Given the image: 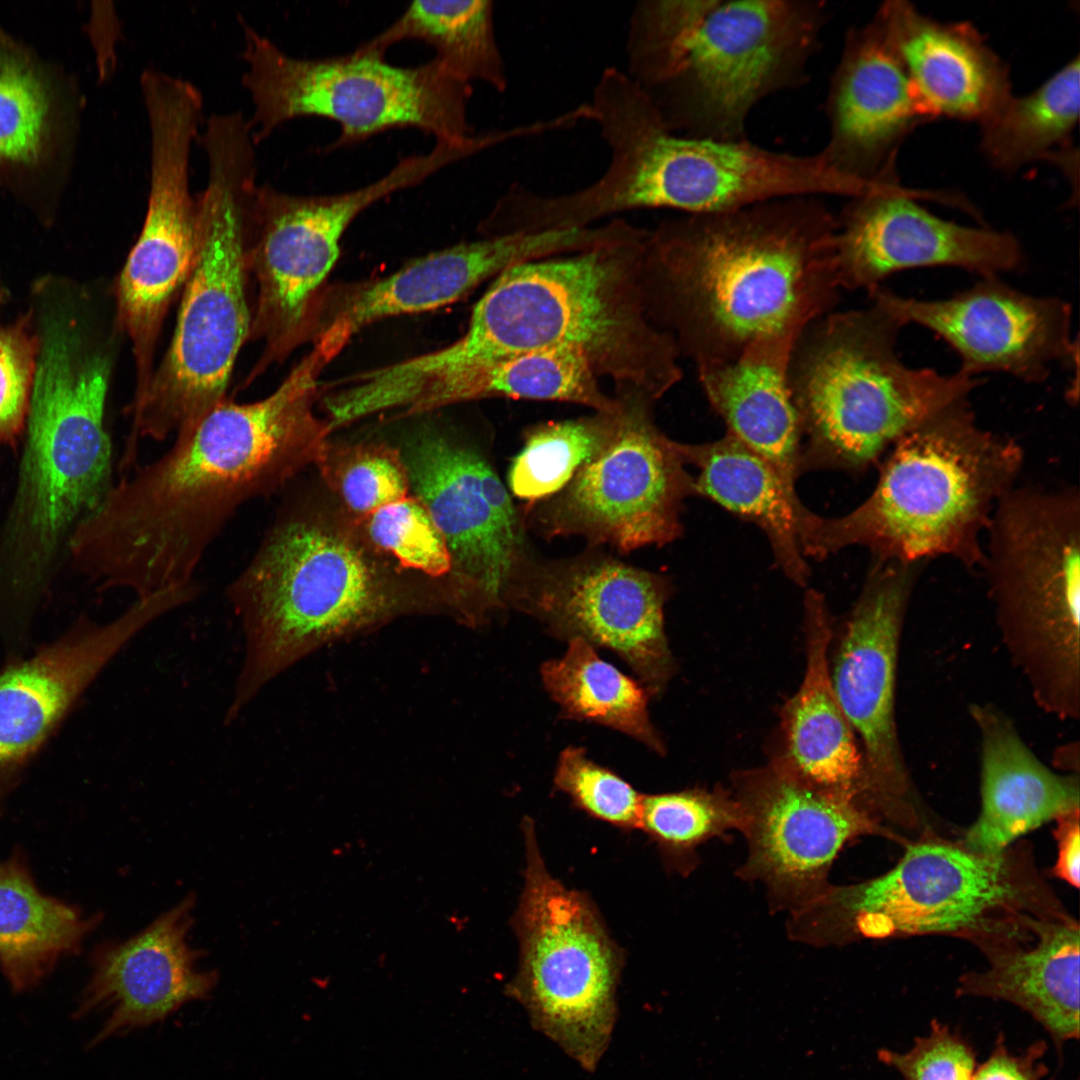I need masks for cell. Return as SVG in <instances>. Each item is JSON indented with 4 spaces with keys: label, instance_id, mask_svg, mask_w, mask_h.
Wrapping results in <instances>:
<instances>
[{
    "label": "cell",
    "instance_id": "obj_1",
    "mask_svg": "<svg viewBox=\"0 0 1080 1080\" xmlns=\"http://www.w3.org/2000/svg\"><path fill=\"white\" fill-rule=\"evenodd\" d=\"M327 365L312 348L268 396L226 398L160 458L124 474L69 535L72 567L99 590L136 598L194 582L242 505L316 463L331 434L314 410Z\"/></svg>",
    "mask_w": 1080,
    "mask_h": 1080
},
{
    "label": "cell",
    "instance_id": "obj_9",
    "mask_svg": "<svg viewBox=\"0 0 1080 1080\" xmlns=\"http://www.w3.org/2000/svg\"><path fill=\"white\" fill-rule=\"evenodd\" d=\"M980 569L1008 650L1040 706L1080 711V495L1014 486L997 503Z\"/></svg>",
    "mask_w": 1080,
    "mask_h": 1080
},
{
    "label": "cell",
    "instance_id": "obj_29",
    "mask_svg": "<svg viewBox=\"0 0 1080 1080\" xmlns=\"http://www.w3.org/2000/svg\"><path fill=\"white\" fill-rule=\"evenodd\" d=\"M804 630V677L782 712L785 758L812 787L870 814L862 754L832 684L830 616L823 596L814 590L804 599Z\"/></svg>",
    "mask_w": 1080,
    "mask_h": 1080
},
{
    "label": "cell",
    "instance_id": "obj_20",
    "mask_svg": "<svg viewBox=\"0 0 1080 1080\" xmlns=\"http://www.w3.org/2000/svg\"><path fill=\"white\" fill-rule=\"evenodd\" d=\"M665 579L598 550L539 560L515 608L567 640L609 649L638 675L651 696L674 672L664 624Z\"/></svg>",
    "mask_w": 1080,
    "mask_h": 1080
},
{
    "label": "cell",
    "instance_id": "obj_48",
    "mask_svg": "<svg viewBox=\"0 0 1080 1080\" xmlns=\"http://www.w3.org/2000/svg\"><path fill=\"white\" fill-rule=\"evenodd\" d=\"M1056 819L1058 821V827L1055 830L1058 858L1053 873L1078 888L1080 884L1079 809L1065 813Z\"/></svg>",
    "mask_w": 1080,
    "mask_h": 1080
},
{
    "label": "cell",
    "instance_id": "obj_14",
    "mask_svg": "<svg viewBox=\"0 0 1080 1080\" xmlns=\"http://www.w3.org/2000/svg\"><path fill=\"white\" fill-rule=\"evenodd\" d=\"M450 162L448 151L434 146L425 154L401 158L370 184L328 195H298L259 184L247 253L258 287L249 338L263 342L264 348L245 385L312 342L340 240L356 217Z\"/></svg>",
    "mask_w": 1080,
    "mask_h": 1080
},
{
    "label": "cell",
    "instance_id": "obj_7",
    "mask_svg": "<svg viewBox=\"0 0 1080 1080\" xmlns=\"http://www.w3.org/2000/svg\"><path fill=\"white\" fill-rule=\"evenodd\" d=\"M226 598L244 639L227 725L309 653L409 608L402 587L360 537L307 513L286 516L269 530Z\"/></svg>",
    "mask_w": 1080,
    "mask_h": 1080
},
{
    "label": "cell",
    "instance_id": "obj_5",
    "mask_svg": "<svg viewBox=\"0 0 1080 1080\" xmlns=\"http://www.w3.org/2000/svg\"><path fill=\"white\" fill-rule=\"evenodd\" d=\"M207 183L197 195V244L170 346L145 392L132 400L131 427L119 468L135 466L142 438L163 441L197 423L225 400L231 373L249 338L248 246L257 188L256 145L220 130L201 142Z\"/></svg>",
    "mask_w": 1080,
    "mask_h": 1080
},
{
    "label": "cell",
    "instance_id": "obj_2",
    "mask_svg": "<svg viewBox=\"0 0 1080 1080\" xmlns=\"http://www.w3.org/2000/svg\"><path fill=\"white\" fill-rule=\"evenodd\" d=\"M816 196L684 214L647 230L648 314L695 369L733 361L756 339L802 331L841 290L837 216Z\"/></svg>",
    "mask_w": 1080,
    "mask_h": 1080
},
{
    "label": "cell",
    "instance_id": "obj_40",
    "mask_svg": "<svg viewBox=\"0 0 1080 1080\" xmlns=\"http://www.w3.org/2000/svg\"><path fill=\"white\" fill-rule=\"evenodd\" d=\"M744 814L731 790L694 787L643 794L640 826L653 840L666 867L684 877L700 864L698 850L713 839L742 831Z\"/></svg>",
    "mask_w": 1080,
    "mask_h": 1080
},
{
    "label": "cell",
    "instance_id": "obj_13",
    "mask_svg": "<svg viewBox=\"0 0 1080 1080\" xmlns=\"http://www.w3.org/2000/svg\"><path fill=\"white\" fill-rule=\"evenodd\" d=\"M521 827L526 866L512 921L520 958L508 992L539 1031L591 1071L615 1024L623 952L591 899L549 873L531 819Z\"/></svg>",
    "mask_w": 1080,
    "mask_h": 1080
},
{
    "label": "cell",
    "instance_id": "obj_17",
    "mask_svg": "<svg viewBox=\"0 0 1080 1080\" xmlns=\"http://www.w3.org/2000/svg\"><path fill=\"white\" fill-rule=\"evenodd\" d=\"M402 456L410 490L447 546L454 606L471 622L514 608L540 559L522 507L493 466L475 448L433 433L413 439Z\"/></svg>",
    "mask_w": 1080,
    "mask_h": 1080
},
{
    "label": "cell",
    "instance_id": "obj_28",
    "mask_svg": "<svg viewBox=\"0 0 1080 1080\" xmlns=\"http://www.w3.org/2000/svg\"><path fill=\"white\" fill-rule=\"evenodd\" d=\"M926 120L945 117L979 124L1012 94L1007 65L968 22H942L903 0L876 12Z\"/></svg>",
    "mask_w": 1080,
    "mask_h": 1080
},
{
    "label": "cell",
    "instance_id": "obj_42",
    "mask_svg": "<svg viewBox=\"0 0 1080 1080\" xmlns=\"http://www.w3.org/2000/svg\"><path fill=\"white\" fill-rule=\"evenodd\" d=\"M320 475L358 522L378 508L409 495L402 452L386 443H332L317 459Z\"/></svg>",
    "mask_w": 1080,
    "mask_h": 1080
},
{
    "label": "cell",
    "instance_id": "obj_10",
    "mask_svg": "<svg viewBox=\"0 0 1080 1080\" xmlns=\"http://www.w3.org/2000/svg\"><path fill=\"white\" fill-rule=\"evenodd\" d=\"M245 63L242 84L257 144L299 117L336 122L339 137L325 151L358 144L392 129L414 128L436 140L466 141L472 84L433 58L398 66L385 56L355 49L344 55L299 58L240 17Z\"/></svg>",
    "mask_w": 1080,
    "mask_h": 1080
},
{
    "label": "cell",
    "instance_id": "obj_27",
    "mask_svg": "<svg viewBox=\"0 0 1080 1080\" xmlns=\"http://www.w3.org/2000/svg\"><path fill=\"white\" fill-rule=\"evenodd\" d=\"M826 112L829 139L820 151L825 160L862 181L897 183L899 147L925 119L877 13L847 33Z\"/></svg>",
    "mask_w": 1080,
    "mask_h": 1080
},
{
    "label": "cell",
    "instance_id": "obj_34",
    "mask_svg": "<svg viewBox=\"0 0 1080 1080\" xmlns=\"http://www.w3.org/2000/svg\"><path fill=\"white\" fill-rule=\"evenodd\" d=\"M677 447L686 464L698 469L693 494L715 501L759 526L767 535L777 563L792 581L809 577L803 540L814 518L772 465L733 435L704 444Z\"/></svg>",
    "mask_w": 1080,
    "mask_h": 1080
},
{
    "label": "cell",
    "instance_id": "obj_8",
    "mask_svg": "<svg viewBox=\"0 0 1080 1080\" xmlns=\"http://www.w3.org/2000/svg\"><path fill=\"white\" fill-rule=\"evenodd\" d=\"M831 311L797 337L787 380L810 456L862 472L879 465L907 432L964 399L978 385L957 371L905 365L896 351L902 325L879 303Z\"/></svg>",
    "mask_w": 1080,
    "mask_h": 1080
},
{
    "label": "cell",
    "instance_id": "obj_3",
    "mask_svg": "<svg viewBox=\"0 0 1080 1080\" xmlns=\"http://www.w3.org/2000/svg\"><path fill=\"white\" fill-rule=\"evenodd\" d=\"M647 230L587 249L518 263L499 273L461 338L413 357L420 374L511 355L571 349L615 391L656 402L683 377L672 339L651 320L642 265Z\"/></svg>",
    "mask_w": 1080,
    "mask_h": 1080
},
{
    "label": "cell",
    "instance_id": "obj_32",
    "mask_svg": "<svg viewBox=\"0 0 1080 1080\" xmlns=\"http://www.w3.org/2000/svg\"><path fill=\"white\" fill-rule=\"evenodd\" d=\"M1032 943L986 944L989 966L963 975L958 996L1010 1002L1029 1013L1058 1049L1079 1039V927L1064 915L1031 918Z\"/></svg>",
    "mask_w": 1080,
    "mask_h": 1080
},
{
    "label": "cell",
    "instance_id": "obj_24",
    "mask_svg": "<svg viewBox=\"0 0 1080 1080\" xmlns=\"http://www.w3.org/2000/svg\"><path fill=\"white\" fill-rule=\"evenodd\" d=\"M868 296L902 326L916 324L942 338L959 356V371L972 377L1000 372L1041 383L1054 364L1078 360L1071 305L1058 297L1026 294L999 276L982 277L945 299L908 298L882 285Z\"/></svg>",
    "mask_w": 1080,
    "mask_h": 1080
},
{
    "label": "cell",
    "instance_id": "obj_11",
    "mask_svg": "<svg viewBox=\"0 0 1080 1080\" xmlns=\"http://www.w3.org/2000/svg\"><path fill=\"white\" fill-rule=\"evenodd\" d=\"M828 16L823 1L714 0L639 88L674 134L746 139L748 115L762 99L807 81Z\"/></svg>",
    "mask_w": 1080,
    "mask_h": 1080
},
{
    "label": "cell",
    "instance_id": "obj_35",
    "mask_svg": "<svg viewBox=\"0 0 1080 1080\" xmlns=\"http://www.w3.org/2000/svg\"><path fill=\"white\" fill-rule=\"evenodd\" d=\"M101 920L44 893L23 848L0 860V970L14 993L34 989L78 954Z\"/></svg>",
    "mask_w": 1080,
    "mask_h": 1080
},
{
    "label": "cell",
    "instance_id": "obj_36",
    "mask_svg": "<svg viewBox=\"0 0 1080 1080\" xmlns=\"http://www.w3.org/2000/svg\"><path fill=\"white\" fill-rule=\"evenodd\" d=\"M405 40L431 46L434 58L465 82H482L500 93L507 89L492 1H413L392 24L357 49L385 56L391 46Z\"/></svg>",
    "mask_w": 1080,
    "mask_h": 1080
},
{
    "label": "cell",
    "instance_id": "obj_21",
    "mask_svg": "<svg viewBox=\"0 0 1080 1080\" xmlns=\"http://www.w3.org/2000/svg\"><path fill=\"white\" fill-rule=\"evenodd\" d=\"M923 564L873 561L850 613L833 665V688L861 740L869 810L888 812L909 793L896 724L900 637Z\"/></svg>",
    "mask_w": 1080,
    "mask_h": 1080
},
{
    "label": "cell",
    "instance_id": "obj_16",
    "mask_svg": "<svg viewBox=\"0 0 1080 1080\" xmlns=\"http://www.w3.org/2000/svg\"><path fill=\"white\" fill-rule=\"evenodd\" d=\"M618 425L611 440L555 495L523 507L527 527L547 539L579 536L618 552L677 539L684 499L693 494L677 441L654 422V402L615 391Z\"/></svg>",
    "mask_w": 1080,
    "mask_h": 1080
},
{
    "label": "cell",
    "instance_id": "obj_22",
    "mask_svg": "<svg viewBox=\"0 0 1080 1080\" xmlns=\"http://www.w3.org/2000/svg\"><path fill=\"white\" fill-rule=\"evenodd\" d=\"M921 198L976 215L959 195L902 185L851 198L837 216L835 252L841 289L868 293L887 277L913 268L949 266L990 277L1023 266V250L1014 235L947 221L918 204Z\"/></svg>",
    "mask_w": 1080,
    "mask_h": 1080
},
{
    "label": "cell",
    "instance_id": "obj_6",
    "mask_svg": "<svg viewBox=\"0 0 1080 1080\" xmlns=\"http://www.w3.org/2000/svg\"><path fill=\"white\" fill-rule=\"evenodd\" d=\"M111 360L82 352L54 321L36 361L15 493L0 536V604L34 611L63 544L108 492L112 447L104 426Z\"/></svg>",
    "mask_w": 1080,
    "mask_h": 1080
},
{
    "label": "cell",
    "instance_id": "obj_33",
    "mask_svg": "<svg viewBox=\"0 0 1080 1080\" xmlns=\"http://www.w3.org/2000/svg\"><path fill=\"white\" fill-rule=\"evenodd\" d=\"M587 359L571 349H548L396 383L392 402L403 416L491 397L558 401L612 413L618 401L600 388Z\"/></svg>",
    "mask_w": 1080,
    "mask_h": 1080
},
{
    "label": "cell",
    "instance_id": "obj_30",
    "mask_svg": "<svg viewBox=\"0 0 1080 1080\" xmlns=\"http://www.w3.org/2000/svg\"><path fill=\"white\" fill-rule=\"evenodd\" d=\"M970 713L981 735L982 807L964 847L1000 854L1021 835L1079 809L1077 775L1042 763L996 707L975 704Z\"/></svg>",
    "mask_w": 1080,
    "mask_h": 1080
},
{
    "label": "cell",
    "instance_id": "obj_44",
    "mask_svg": "<svg viewBox=\"0 0 1080 1080\" xmlns=\"http://www.w3.org/2000/svg\"><path fill=\"white\" fill-rule=\"evenodd\" d=\"M554 784L589 816L624 830L639 829L643 794L609 769L569 746L559 756Z\"/></svg>",
    "mask_w": 1080,
    "mask_h": 1080
},
{
    "label": "cell",
    "instance_id": "obj_45",
    "mask_svg": "<svg viewBox=\"0 0 1080 1080\" xmlns=\"http://www.w3.org/2000/svg\"><path fill=\"white\" fill-rule=\"evenodd\" d=\"M877 1057L903 1080H972L977 1067L969 1042L938 1019L931 1021L929 1033L916 1038L908 1051L882 1048Z\"/></svg>",
    "mask_w": 1080,
    "mask_h": 1080
},
{
    "label": "cell",
    "instance_id": "obj_38",
    "mask_svg": "<svg viewBox=\"0 0 1080 1080\" xmlns=\"http://www.w3.org/2000/svg\"><path fill=\"white\" fill-rule=\"evenodd\" d=\"M1077 55L1033 92L1011 95L981 126V147L993 167L1013 172L1030 162L1058 158L1069 148L1079 118Z\"/></svg>",
    "mask_w": 1080,
    "mask_h": 1080
},
{
    "label": "cell",
    "instance_id": "obj_19",
    "mask_svg": "<svg viewBox=\"0 0 1080 1080\" xmlns=\"http://www.w3.org/2000/svg\"><path fill=\"white\" fill-rule=\"evenodd\" d=\"M744 814V861L735 875L759 883L771 913L793 914L831 886L830 871L851 841L883 830L854 804L806 783L785 756L732 776Z\"/></svg>",
    "mask_w": 1080,
    "mask_h": 1080
},
{
    "label": "cell",
    "instance_id": "obj_47",
    "mask_svg": "<svg viewBox=\"0 0 1080 1080\" xmlns=\"http://www.w3.org/2000/svg\"><path fill=\"white\" fill-rule=\"evenodd\" d=\"M1047 1045L1038 1040L1020 1054L1011 1053L999 1033L989 1058L976 1067L972 1080H1042L1048 1068L1041 1061Z\"/></svg>",
    "mask_w": 1080,
    "mask_h": 1080
},
{
    "label": "cell",
    "instance_id": "obj_18",
    "mask_svg": "<svg viewBox=\"0 0 1080 1080\" xmlns=\"http://www.w3.org/2000/svg\"><path fill=\"white\" fill-rule=\"evenodd\" d=\"M620 191L633 209L685 214L733 211L799 196L855 198L870 184L830 165L819 152L796 155L747 139L722 141L677 135L659 119L634 125L616 157Z\"/></svg>",
    "mask_w": 1080,
    "mask_h": 1080
},
{
    "label": "cell",
    "instance_id": "obj_31",
    "mask_svg": "<svg viewBox=\"0 0 1080 1080\" xmlns=\"http://www.w3.org/2000/svg\"><path fill=\"white\" fill-rule=\"evenodd\" d=\"M801 332L786 330L762 336L733 361L696 370L703 392L724 420L727 433L767 460L794 492L802 466L803 432L787 369Z\"/></svg>",
    "mask_w": 1080,
    "mask_h": 1080
},
{
    "label": "cell",
    "instance_id": "obj_46",
    "mask_svg": "<svg viewBox=\"0 0 1080 1080\" xmlns=\"http://www.w3.org/2000/svg\"><path fill=\"white\" fill-rule=\"evenodd\" d=\"M35 344L23 329L0 330V445L25 430L35 374Z\"/></svg>",
    "mask_w": 1080,
    "mask_h": 1080
},
{
    "label": "cell",
    "instance_id": "obj_12",
    "mask_svg": "<svg viewBox=\"0 0 1080 1080\" xmlns=\"http://www.w3.org/2000/svg\"><path fill=\"white\" fill-rule=\"evenodd\" d=\"M1006 850L996 855L936 841L910 845L876 878L833 885L787 916L786 933L814 948L860 939L923 934H986L1039 904L1037 887Z\"/></svg>",
    "mask_w": 1080,
    "mask_h": 1080
},
{
    "label": "cell",
    "instance_id": "obj_26",
    "mask_svg": "<svg viewBox=\"0 0 1080 1080\" xmlns=\"http://www.w3.org/2000/svg\"><path fill=\"white\" fill-rule=\"evenodd\" d=\"M194 907L188 895L133 937L95 948L75 1012L107 1013L91 1045L161 1022L214 990L217 972L199 969L202 952L189 944Z\"/></svg>",
    "mask_w": 1080,
    "mask_h": 1080
},
{
    "label": "cell",
    "instance_id": "obj_15",
    "mask_svg": "<svg viewBox=\"0 0 1080 1080\" xmlns=\"http://www.w3.org/2000/svg\"><path fill=\"white\" fill-rule=\"evenodd\" d=\"M141 94L150 138L147 210L117 284L118 320L135 362L133 400L152 378L165 316L194 262L198 207L189 171L204 109L199 88L178 77L153 78Z\"/></svg>",
    "mask_w": 1080,
    "mask_h": 1080
},
{
    "label": "cell",
    "instance_id": "obj_25",
    "mask_svg": "<svg viewBox=\"0 0 1080 1080\" xmlns=\"http://www.w3.org/2000/svg\"><path fill=\"white\" fill-rule=\"evenodd\" d=\"M576 243L570 230L488 235L414 259L384 277L328 284L311 343L333 360L375 322L444 307L511 266L570 252Z\"/></svg>",
    "mask_w": 1080,
    "mask_h": 1080
},
{
    "label": "cell",
    "instance_id": "obj_39",
    "mask_svg": "<svg viewBox=\"0 0 1080 1080\" xmlns=\"http://www.w3.org/2000/svg\"><path fill=\"white\" fill-rule=\"evenodd\" d=\"M618 411L619 406L612 413L594 412L529 427L508 470L510 494L523 501L524 507H530L562 490L611 440L618 425Z\"/></svg>",
    "mask_w": 1080,
    "mask_h": 1080
},
{
    "label": "cell",
    "instance_id": "obj_43",
    "mask_svg": "<svg viewBox=\"0 0 1080 1080\" xmlns=\"http://www.w3.org/2000/svg\"><path fill=\"white\" fill-rule=\"evenodd\" d=\"M368 544L401 568L431 577L449 575L445 541L425 506L413 495L384 505L360 521Z\"/></svg>",
    "mask_w": 1080,
    "mask_h": 1080
},
{
    "label": "cell",
    "instance_id": "obj_37",
    "mask_svg": "<svg viewBox=\"0 0 1080 1080\" xmlns=\"http://www.w3.org/2000/svg\"><path fill=\"white\" fill-rule=\"evenodd\" d=\"M540 673L546 691L566 717L613 728L665 753L649 717L648 690L600 658L587 641L569 639L563 656L546 661Z\"/></svg>",
    "mask_w": 1080,
    "mask_h": 1080
},
{
    "label": "cell",
    "instance_id": "obj_23",
    "mask_svg": "<svg viewBox=\"0 0 1080 1080\" xmlns=\"http://www.w3.org/2000/svg\"><path fill=\"white\" fill-rule=\"evenodd\" d=\"M160 618L151 599H136L104 623L79 616L29 655L0 668V817L33 762L56 736L109 663Z\"/></svg>",
    "mask_w": 1080,
    "mask_h": 1080
},
{
    "label": "cell",
    "instance_id": "obj_4",
    "mask_svg": "<svg viewBox=\"0 0 1080 1080\" xmlns=\"http://www.w3.org/2000/svg\"><path fill=\"white\" fill-rule=\"evenodd\" d=\"M1023 464L1016 440L982 427L968 399L958 401L888 450L873 491L854 510L817 516L804 555L824 557L855 545L873 561L924 564L948 557L980 568L993 511Z\"/></svg>",
    "mask_w": 1080,
    "mask_h": 1080
},
{
    "label": "cell",
    "instance_id": "obj_41",
    "mask_svg": "<svg viewBox=\"0 0 1080 1080\" xmlns=\"http://www.w3.org/2000/svg\"><path fill=\"white\" fill-rule=\"evenodd\" d=\"M52 96L34 65L0 40V165L29 168L47 152Z\"/></svg>",
    "mask_w": 1080,
    "mask_h": 1080
}]
</instances>
